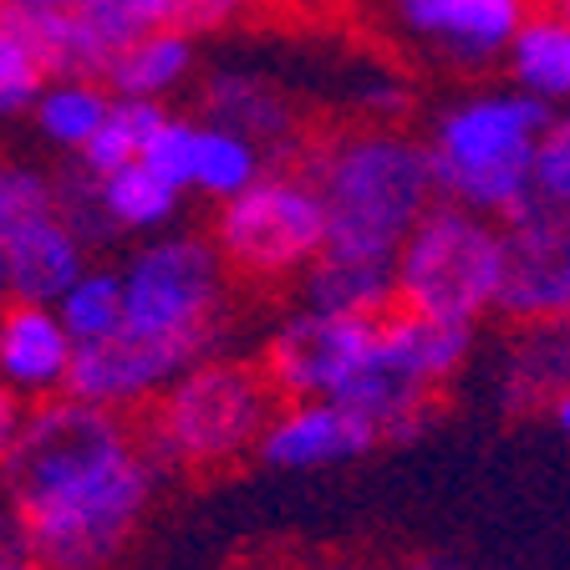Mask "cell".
<instances>
[{
	"label": "cell",
	"mask_w": 570,
	"mask_h": 570,
	"mask_svg": "<svg viewBox=\"0 0 570 570\" xmlns=\"http://www.w3.org/2000/svg\"><path fill=\"white\" fill-rule=\"evenodd\" d=\"M0 469L21 550L41 570H107L122 560L164 484L128 417L67 392L31 403L21 443Z\"/></svg>",
	"instance_id": "obj_1"
},
{
	"label": "cell",
	"mask_w": 570,
	"mask_h": 570,
	"mask_svg": "<svg viewBox=\"0 0 570 570\" xmlns=\"http://www.w3.org/2000/svg\"><path fill=\"white\" fill-rule=\"evenodd\" d=\"M301 174L326 209V255L392 265L407 229L439 199L423 138L397 122H356L301 154Z\"/></svg>",
	"instance_id": "obj_2"
},
{
	"label": "cell",
	"mask_w": 570,
	"mask_h": 570,
	"mask_svg": "<svg viewBox=\"0 0 570 570\" xmlns=\"http://www.w3.org/2000/svg\"><path fill=\"white\" fill-rule=\"evenodd\" d=\"M556 107L520 87H479L439 107V118L423 138L428 174L439 199L463 204L489 219H510L530 204V164L540 128Z\"/></svg>",
	"instance_id": "obj_3"
},
{
	"label": "cell",
	"mask_w": 570,
	"mask_h": 570,
	"mask_svg": "<svg viewBox=\"0 0 570 570\" xmlns=\"http://www.w3.org/2000/svg\"><path fill=\"white\" fill-rule=\"evenodd\" d=\"M275 403L281 397L265 382L261 362L209 352L142 407L148 417L138 433L164 474H214L255 453Z\"/></svg>",
	"instance_id": "obj_4"
},
{
	"label": "cell",
	"mask_w": 570,
	"mask_h": 570,
	"mask_svg": "<svg viewBox=\"0 0 570 570\" xmlns=\"http://www.w3.org/2000/svg\"><path fill=\"white\" fill-rule=\"evenodd\" d=\"M504 291V225L463 204L433 199L392 255L397 306L479 326Z\"/></svg>",
	"instance_id": "obj_5"
},
{
	"label": "cell",
	"mask_w": 570,
	"mask_h": 570,
	"mask_svg": "<svg viewBox=\"0 0 570 570\" xmlns=\"http://www.w3.org/2000/svg\"><path fill=\"white\" fill-rule=\"evenodd\" d=\"M122 281V332L174 342L209 356L225 321L229 271L214 255L209 235L164 229L148 235L128 261L118 265Z\"/></svg>",
	"instance_id": "obj_6"
},
{
	"label": "cell",
	"mask_w": 570,
	"mask_h": 570,
	"mask_svg": "<svg viewBox=\"0 0 570 570\" xmlns=\"http://www.w3.org/2000/svg\"><path fill=\"white\" fill-rule=\"evenodd\" d=\"M209 245L229 275L255 285L296 281L326 245V209L301 168H265L214 204Z\"/></svg>",
	"instance_id": "obj_7"
},
{
	"label": "cell",
	"mask_w": 570,
	"mask_h": 570,
	"mask_svg": "<svg viewBox=\"0 0 570 570\" xmlns=\"http://www.w3.org/2000/svg\"><path fill=\"white\" fill-rule=\"evenodd\" d=\"M372 326L377 316H336L301 306L271 332L261 352V372L275 397H336L346 403L367 372Z\"/></svg>",
	"instance_id": "obj_8"
},
{
	"label": "cell",
	"mask_w": 570,
	"mask_h": 570,
	"mask_svg": "<svg viewBox=\"0 0 570 570\" xmlns=\"http://www.w3.org/2000/svg\"><path fill=\"white\" fill-rule=\"evenodd\" d=\"M534 0H392V26L453 71H494Z\"/></svg>",
	"instance_id": "obj_9"
},
{
	"label": "cell",
	"mask_w": 570,
	"mask_h": 570,
	"mask_svg": "<svg viewBox=\"0 0 570 570\" xmlns=\"http://www.w3.org/2000/svg\"><path fill=\"white\" fill-rule=\"evenodd\" d=\"M499 311L520 326L570 316V219L524 204L504 219V291Z\"/></svg>",
	"instance_id": "obj_10"
},
{
	"label": "cell",
	"mask_w": 570,
	"mask_h": 570,
	"mask_svg": "<svg viewBox=\"0 0 570 570\" xmlns=\"http://www.w3.org/2000/svg\"><path fill=\"white\" fill-rule=\"evenodd\" d=\"M194 362H199V352H189V346L154 342V336H138V332H112L102 342L77 346L67 397L128 417L154 403L158 392L184 367H194Z\"/></svg>",
	"instance_id": "obj_11"
},
{
	"label": "cell",
	"mask_w": 570,
	"mask_h": 570,
	"mask_svg": "<svg viewBox=\"0 0 570 570\" xmlns=\"http://www.w3.org/2000/svg\"><path fill=\"white\" fill-rule=\"evenodd\" d=\"M148 164L158 174H168L184 194H199V199H229L249 184V178L265 174V148L249 142L245 132L225 128L214 118H189V112H168L158 122L154 142H148Z\"/></svg>",
	"instance_id": "obj_12"
},
{
	"label": "cell",
	"mask_w": 570,
	"mask_h": 570,
	"mask_svg": "<svg viewBox=\"0 0 570 570\" xmlns=\"http://www.w3.org/2000/svg\"><path fill=\"white\" fill-rule=\"evenodd\" d=\"M377 428L367 413H356L352 403L336 397H281L265 423L255 459L271 469H291V474H316V469H336L362 453L377 449Z\"/></svg>",
	"instance_id": "obj_13"
},
{
	"label": "cell",
	"mask_w": 570,
	"mask_h": 570,
	"mask_svg": "<svg viewBox=\"0 0 570 570\" xmlns=\"http://www.w3.org/2000/svg\"><path fill=\"white\" fill-rule=\"evenodd\" d=\"M71 356H77V342L51 306L41 301L0 306V382L21 392L26 403H47L67 392Z\"/></svg>",
	"instance_id": "obj_14"
},
{
	"label": "cell",
	"mask_w": 570,
	"mask_h": 570,
	"mask_svg": "<svg viewBox=\"0 0 570 570\" xmlns=\"http://www.w3.org/2000/svg\"><path fill=\"white\" fill-rule=\"evenodd\" d=\"M0 265H6V291H11V301L57 306V296L92 265V255H87L82 229L71 225L61 209H51V214H41V219H31V225H21L0 245Z\"/></svg>",
	"instance_id": "obj_15"
},
{
	"label": "cell",
	"mask_w": 570,
	"mask_h": 570,
	"mask_svg": "<svg viewBox=\"0 0 570 570\" xmlns=\"http://www.w3.org/2000/svg\"><path fill=\"white\" fill-rule=\"evenodd\" d=\"M204 118L225 122V128L245 132L249 142H261L265 158L301 148V112L296 97L285 92L275 77L249 67H225L204 82Z\"/></svg>",
	"instance_id": "obj_16"
},
{
	"label": "cell",
	"mask_w": 570,
	"mask_h": 570,
	"mask_svg": "<svg viewBox=\"0 0 570 570\" xmlns=\"http://www.w3.org/2000/svg\"><path fill=\"white\" fill-rule=\"evenodd\" d=\"M194 67H199L194 36L174 31V26H154V31H138L128 47L112 51V61L102 67V87L112 97L168 102L178 87H189Z\"/></svg>",
	"instance_id": "obj_17"
},
{
	"label": "cell",
	"mask_w": 570,
	"mask_h": 570,
	"mask_svg": "<svg viewBox=\"0 0 570 570\" xmlns=\"http://www.w3.org/2000/svg\"><path fill=\"white\" fill-rule=\"evenodd\" d=\"M504 71L520 92L546 107H570V21L560 11H534L510 41Z\"/></svg>",
	"instance_id": "obj_18"
},
{
	"label": "cell",
	"mask_w": 570,
	"mask_h": 570,
	"mask_svg": "<svg viewBox=\"0 0 570 570\" xmlns=\"http://www.w3.org/2000/svg\"><path fill=\"white\" fill-rule=\"evenodd\" d=\"M301 301L316 311H336V316H382L397 306L392 296V265L377 261H352V255H326L301 271Z\"/></svg>",
	"instance_id": "obj_19"
},
{
	"label": "cell",
	"mask_w": 570,
	"mask_h": 570,
	"mask_svg": "<svg viewBox=\"0 0 570 570\" xmlns=\"http://www.w3.org/2000/svg\"><path fill=\"white\" fill-rule=\"evenodd\" d=\"M107 107H112V92L97 77H47V87L31 102V122L51 148L77 158L102 128Z\"/></svg>",
	"instance_id": "obj_20"
},
{
	"label": "cell",
	"mask_w": 570,
	"mask_h": 570,
	"mask_svg": "<svg viewBox=\"0 0 570 570\" xmlns=\"http://www.w3.org/2000/svg\"><path fill=\"white\" fill-rule=\"evenodd\" d=\"M168 118V102H138V97H112L102 128L92 132L82 154H77V168L82 174H112V168L132 164V158L148 154L158 122Z\"/></svg>",
	"instance_id": "obj_21"
},
{
	"label": "cell",
	"mask_w": 570,
	"mask_h": 570,
	"mask_svg": "<svg viewBox=\"0 0 570 570\" xmlns=\"http://www.w3.org/2000/svg\"><path fill=\"white\" fill-rule=\"evenodd\" d=\"M51 311L61 316V326H67V336L77 346L122 332V281H118V271H112V265H87V271L57 296Z\"/></svg>",
	"instance_id": "obj_22"
},
{
	"label": "cell",
	"mask_w": 570,
	"mask_h": 570,
	"mask_svg": "<svg viewBox=\"0 0 570 570\" xmlns=\"http://www.w3.org/2000/svg\"><path fill=\"white\" fill-rule=\"evenodd\" d=\"M47 61L36 51V41L16 21L0 16V122L31 112L36 92L47 87Z\"/></svg>",
	"instance_id": "obj_23"
},
{
	"label": "cell",
	"mask_w": 570,
	"mask_h": 570,
	"mask_svg": "<svg viewBox=\"0 0 570 570\" xmlns=\"http://www.w3.org/2000/svg\"><path fill=\"white\" fill-rule=\"evenodd\" d=\"M51 209H61L57 178L36 164L0 158V245L21 225H31V219H41V214H51Z\"/></svg>",
	"instance_id": "obj_24"
},
{
	"label": "cell",
	"mask_w": 570,
	"mask_h": 570,
	"mask_svg": "<svg viewBox=\"0 0 570 570\" xmlns=\"http://www.w3.org/2000/svg\"><path fill=\"white\" fill-rule=\"evenodd\" d=\"M530 204L570 219V107H556L550 122L540 128L530 164Z\"/></svg>",
	"instance_id": "obj_25"
},
{
	"label": "cell",
	"mask_w": 570,
	"mask_h": 570,
	"mask_svg": "<svg viewBox=\"0 0 570 570\" xmlns=\"http://www.w3.org/2000/svg\"><path fill=\"white\" fill-rule=\"evenodd\" d=\"M77 6H82V0H0V16L31 31V26H51V21H61V16H71Z\"/></svg>",
	"instance_id": "obj_26"
},
{
	"label": "cell",
	"mask_w": 570,
	"mask_h": 570,
	"mask_svg": "<svg viewBox=\"0 0 570 570\" xmlns=\"http://www.w3.org/2000/svg\"><path fill=\"white\" fill-rule=\"evenodd\" d=\"M26 417H31V403L0 382V463L16 453V443H21V433H26Z\"/></svg>",
	"instance_id": "obj_27"
},
{
	"label": "cell",
	"mask_w": 570,
	"mask_h": 570,
	"mask_svg": "<svg viewBox=\"0 0 570 570\" xmlns=\"http://www.w3.org/2000/svg\"><path fill=\"white\" fill-rule=\"evenodd\" d=\"M550 417H556L560 433H570V382L560 392H550Z\"/></svg>",
	"instance_id": "obj_28"
},
{
	"label": "cell",
	"mask_w": 570,
	"mask_h": 570,
	"mask_svg": "<svg viewBox=\"0 0 570 570\" xmlns=\"http://www.w3.org/2000/svg\"><path fill=\"white\" fill-rule=\"evenodd\" d=\"M311 570H377L372 560H362V556H332V560H316Z\"/></svg>",
	"instance_id": "obj_29"
},
{
	"label": "cell",
	"mask_w": 570,
	"mask_h": 570,
	"mask_svg": "<svg viewBox=\"0 0 570 570\" xmlns=\"http://www.w3.org/2000/svg\"><path fill=\"white\" fill-rule=\"evenodd\" d=\"M0 570H41V566H36V560L16 546V550H0Z\"/></svg>",
	"instance_id": "obj_30"
},
{
	"label": "cell",
	"mask_w": 570,
	"mask_h": 570,
	"mask_svg": "<svg viewBox=\"0 0 570 570\" xmlns=\"http://www.w3.org/2000/svg\"><path fill=\"white\" fill-rule=\"evenodd\" d=\"M403 570H459V566H453L449 556H413Z\"/></svg>",
	"instance_id": "obj_31"
},
{
	"label": "cell",
	"mask_w": 570,
	"mask_h": 570,
	"mask_svg": "<svg viewBox=\"0 0 570 570\" xmlns=\"http://www.w3.org/2000/svg\"><path fill=\"white\" fill-rule=\"evenodd\" d=\"M6 301H11V291H6V265H0V306H6Z\"/></svg>",
	"instance_id": "obj_32"
},
{
	"label": "cell",
	"mask_w": 570,
	"mask_h": 570,
	"mask_svg": "<svg viewBox=\"0 0 570 570\" xmlns=\"http://www.w3.org/2000/svg\"><path fill=\"white\" fill-rule=\"evenodd\" d=\"M556 11H560V16H566V21H570V0H556Z\"/></svg>",
	"instance_id": "obj_33"
}]
</instances>
